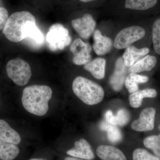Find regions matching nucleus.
Instances as JSON below:
<instances>
[{
    "label": "nucleus",
    "mask_w": 160,
    "mask_h": 160,
    "mask_svg": "<svg viewBox=\"0 0 160 160\" xmlns=\"http://www.w3.org/2000/svg\"><path fill=\"white\" fill-rule=\"evenodd\" d=\"M50 87L45 85H32L23 90L22 102L24 108L31 114L43 116L49 110V102L52 97Z\"/></svg>",
    "instance_id": "f257e3e1"
},
{
    "label": "nucleus",
    "mask_w": 160,
    "mask_h": 160,
    "mask_svg": "<svg viewBox=\"0 0 160 160\" xmlns=\"http://www.w3.org/2000/svg\"><path fill=\"white\" fill-rule=\"evenodd\" d=\"M36 24L35 18L29 12H17L9 17L2 33L10 42H18L26 38L30 26Z\"/></svg>",
    "instance_id": "f03ea898"
},
{
    "label": "nucleus",
    "mask_w": 160,
    "mask_h": 160,
    "mask_svg": "<svg viewBox=\"0 0 160 160\" xmlns=\"http://www.w3.org/2000/svg\"><path fill=\"white\" fill-rule=\"evenodd\" d=\"M72 89L74 94L83 102L90 106L101 102L105 94L104 89L99 85L83 77L75 79Z\"/></svg>",
    "instance_id": "7ed1b4c3"
},
{
    "label": "nucleus",
    "mask_w": 160,
    "mask_h": 160,
    "mask_svg": "<svg viewBox=\"0 0 160 160\" xmlns=\"http://www.w3.org/2000/svg\"><path fill=\"white\" fill-rule=\"evenodd\" d=\"M8 77L18 86H24L31 78V67L25 60L16 58L10 60L6 66Z\"/></svg>",
    "instance_id": "20e7f679"
},
{
    "label": "nucleus",
    "mask_w": 160,
    "mask_h": 160,
    "mask_svg": "<svg viewBox=\"0 0 160 160\" xmlns=\"http://www.w3.org/2000/svg\"><path fill=\"white\" fill-rule=\"evenodd\" d=\"M46 40L49 48L52 50H62L71 42L68 29L59 24H54L50 27Z\"/></svg>",
    "instance_id": "39448f33"
},
{
    "label": "nucleus",
    "mask_w": 160,
    "mask_h": 160,
    "mask_svg": "<svg viewBox=\"0 0 160 160\" xmlns=\"http://www.w3.org/2000/svg\"><path fill=\"white\" fill-rule=\"evenodd\" d=\"M146 31L142 27L132 26L122 29L118 33L114 42L116 49H123L128 48L137 41L145 37Z\"/></svg>",
    "instance_id": "423d86ee"
},
{
    "label": "nucleus",
    "mask_w": 160,
    "mask_h": 160,
    "mask_svg": "<svg viewBox=\"0 0 160 160\" xmlns=\"http://www.w3.org/2000/svg\"><path fill=\"white\" fill-rule=\"evenodd\" d=\"M70 51L73 53L72 62L77 65H85L91 61V45L77 38L71 43Z\"/></svg>",
    "instance_id": "0eeeda50"
},
{
    "label": "nucleus",
    "mask_w": 160,
    "mask_h": 160,
    "mask_svg": "<svg viewBox=\"0 0 160 160\" xmlns=\"http://www.w3.org/2000/svg\"><path fill=\"white\" fill-rule=\"evenodd\" d=\"M71 24L80 37L87 39L93 33L96 23L91 15L86 13L82 18L72 20Z\"/></svg>",
    "instance_id": "6e6552de"
},
{
    "label": "nucleus",
    "mask_w": 160,
    "mask_h": 160,
    "mask_svg": "<svg viewBox=\"0 0 160 160\" xmlns=\"http://www.w3.org/2000/svg\"><path fill=\"white\" fill-rule=\"evenodd\" d=\"M156 109L152 107L146 108L140 113L139 117L132 123L131 127L137 131H151L154 128Z\"/></svg>",
    "instance_id": "1a4fd4ad"
},
{
    "label": "nucleus",
    "mask_w": 160,
    "mask_h": 160,
    "mask_svg": "<svg viewBox=\"0 0 160 160\" xmlns=\"http://www.w3.org/2000/svg\"><path fill=\"white\" fill-rule=\"evenodd\" d=\"M126 67L122 58H119L117 60L114 72L109 79L110 86L115 91H120L122 88L126 78Z\"/></svg>",
    "instance_id": "9d476101"
},
{
    "label": "nucleus",
    "mask_w": 160,
    "mask_h": 160,
    "mask_svg": "<svg viewBox=\"0 0 160 160\" xmlns=\"http://www.w3.org/2000/svg\"><path fill=\"white\" fill-rule=\"evenodd\" d=\"M66 153L73 157L86 160H92L95 157L91 146L84 138L76 142L74 147L68 150Z\"/></svg>",
    "instance_id": "9b49d317"
},
{
    "label": "nucleus",
    "mask_w": 160,
    "mask_h": 160,
    "mask_svg": "<svg viewBox=\"0 0 160 160\" xmlns=\"http://www.w3.org/2000/svg\"><path fill=\"white\" fill-rule=\"evenodd\" d=\"M94 43L93 49L98 55L102 56L111 51L112 46L111 39L103 36L99 30H96L93 34Z\"/></svg>",
    "instance_id": "f8f14e48"
},
{
    "label": "nucleus",
    "mask_w": 160,
    "mask_h": 160,
    "mask_svg": "<svg viewBox=\"0 0 160 160\" xmlns=\"http://www.w3.org/2000/svg\"><path fill=\"white\" fill-rule=\"evenodd\" d=\"M0 140L18 145L21 142V138L17 131L12 128L5 120L0 119Z\"/></svg>",
    "instance_id": "ddd939ff"
},
{
    "label": "nucleus",
    "mask_w": 160,
    "mask_h": 160,
    "mask_svg": "<svg viewBox=\"0 0 160 160\" xmlns=\"http://www.w3.org/2000/svg\"><path fill=\"white\" fill-rule=\"evenodd\" d=\"M150 50L148 48L138 49L134 46H130L126 49L123 55L124 64L127 67H130L149 53Z\"/></svg>",
    "instance_id": "4468645a"
},
{
    "label": "nucleus",
    "mask_w": 160,
    "mask_h": 160,
    "mask_svg": "<svg viewBox=\"0 0 160 160\" xmlns=\"http://www.w3.org/2000/svg\"><path fill=\"white\" fill-rule=\"evenodd\" d=\"M97 154L102 160H127L122 152L114 146H99L97 149Z\"/></svg>",
    "instance_id": "2eb2a0df"
},
{
    "label": "nucleus",
    "mask_w": 160,
    "mask_h": 160,
    "mask_svg": "<svg viewBox=\"0 0 160 160\" xmlns=\"http://www.w3.org/2000/svg\"><path fill=\"white\" fill-rule=\"evenodd\" d=\"M106 61L103 58H98L90 61L84 65V69L91 72L98 79H102L105 77Z\"/></svg>",
    "instance_id": "dca6fc26"
},
{
    "label": "nucleus",
    "mask_w": 160,
    "mask_h": 160,
    "mask_svg": "<svg viewBox=\"0 0 160 160\" xmlns=\"http://www.w3.org/2000/svg\"><path fill=\"white\" fill-rule=\"evenodd\" d=\"M157 59L154 56H146L142 59L139 60L134 65L129 67L130 72L139 73L144 71H149L156 66Z\"/></svg>",
    "instance_id": "f3484780"
},
{
    "label": "nucleus",
    "mask_w": 160,
    "mask_h": 160,
    "mask_svg": "<svg viewBox=\"0 0 160 160\" xmlns=\"http://www.w3.org/2000/svg\"><path fill=\"white\" fill-rule=\"evenodd\" d=\"M157 92L153 89H146L132 92L129 96L130 106L134 108L140 107L144 98H154L157 96Z\"/></svg>",
    "instance_id": "a211bd4d"
},
{
    "label": "nucleus",
    "mask_w": 160,
    "mask_h": 160,
    "mask_svg": "<svg viewBox=\"0 0 160 160\" xmlns=\"http://www.w3.org/2000/svg\"><path fill=\"white\" fill-rule=\"evenodd\" d=\"M17 145L0 140V160H13L20 153Z\"/></svg>",
    "instance_id": "6ab92c4d"
},
{
    "label": "nucleus",
    "mask_w": 160,
    "mask_h": 160,
    "mask_svg": "<svg viewBox=\"0 0 160 160\" xmlns=\"http://www.w3.org/2000/svg\"><path fill=\"white\" fill-rule=\"evenodd\" d=\"M148 77L140 75L134 72H130L126 77L125 84L129 93H131L138 90V84L145 83L149 81Z\"/></svg>",
    "instance_id": "aec40b11"
},
{
    "label": "nucleus",
    "mask_w": 160,
    "mask_h": 160,
    "mask_svg": "<svg viewBox=\"0 0 160 160\" xmlns=\"http://www.w3.org/2000/svg\"><path fill=\"white\" fill-rule=\"evenodd\" d=\"M99 128L102 131L107 132V138L112 143L119 142L122 140V132L116 126L111 125L106 121H102L100 123Z\"/></svg>",
    "instance_id": "412c9836"
},
{
    "label": "nucleus",
    "mask_w": 160,
    "mask_h": 160,
    "mask_svg": "<svg viewBox=\"0 0 160 160\" xmlns=\"http://www.w3.org/2000/svg\"><path fill=\"white\" fill-rule=\"evenodd\" d=\"M158 0H126L125 8L135 10H146L154 7Z\"/></svg>",
    "instance_id": "4be33fe9"
},
{
    "label": "nucleus",
    "mask_w": 160,
    "mask_h": 160,
    "mask_svg": "<svg viewBox=\"0 0 160 160\" xmlns=\"http://www.w3.org/2000/svg\"><path fill=\"white\" fill-rule=\"evenodd\" d=\"M25 39L28 40L29 44L33 46H38L42 44L44 36L42 33L37 26L36 24L30 26Z\"/></svg>",
    "instance_id": "5701e85b"
},
{
    "label": "nucleus",
    "mask_w": 160,
    "mask_h": 160,
    "mask_svg": "<svg viewBox=\"0 0 160 160\" xmlns=\"http://www.w3.org/2000/svg\"><path fill=\"white\" fill-rule=\"evenodd\" d=\"M143 143L146 148L152 150L156 156L160 158V134L146 138Z\"/></svg>",
    "instance_id": "b1692460"
},
{
    "label": "nucleus",
    "mask_w": 160,
    "mask_h": 160,
    "mask_svg": "<svg viewBox=\"0 0 160 160\" xmlns=\"http://www.w3.org/2000/svg\"><path fill=\"white\" fill-rule=\"evenodd\" d=\"M152 40L155 52L160 55V18L156 20L152 26Z\"/></svg>",
    "instance_id": "393cba45"
},
{
    "label": "nucleus",
    "mask_w": 160,
    "mask_h": 160,
    "mask_svg": "<svg viewBox=\"0 0 160 160\" xmlns=\"http://www.w3.org/2000/svg\"><path fill=\"white\" fill-rule=\"evenodd\" d=\"M133 160H160V158L149 153L145 149H135L132 154Z\"/></svg>",
    "instance_id": "a878e982"
},
{
    "label": "nucleus",
    "mask_w": 160,
    "mask_h": 160,
    "mask_svg": "<svg viewBox=\"0 0 160 160\" xmlns=\"http://www.w3.org/2000/svg\"><path fill=\"white\" fill-rule=\"evenodd\" d=\"M116 117L117 125L122 126H125L129 122L130 116L129 112L126 109H122L118 111Z\"/></svg>",
    "instance_id": "bb28decb"
},
{
    "label": "nucleus",
    "mask_w": 160,
    "mask_h": 160,
    "mask_svg": "<svg viewBox=\"0 0 160 160\" xmlns=\"http://www.w3.org/2000/svg\"><path fill=\"white\" fill-rule=\"evenodd\" d=\"M9 13L7 9L0 7V30H3L9 19Z\"/></svg>",
    "instance_id": "cd10ccee"
},
{
    "label": "nucleus",
    "mask_w": 160,
    "mask_h": 160,
    "mask_svg": "<svg viewBox=\"0 0 160 160\" xmlns=\"http://www.w3.org/2000/svg\"><path fill=\"white\" fill-rule=\"evenodd\" d=\"M106 122L109 124L114 126H117V122L116 116H114L112 112L110 110H108L106 113Z\"/></svg>",
    "instance_id": "c85d7f7f"
},
{
    "label": "nucleus",
    "mask_w": 160,
    "mask_h": 160,
    "mask_svg": "<svg viewBox=\"0 0 160 160\" xmlns=\"http://www.w3.org/2000/svg\"><path fill=\"white\" fill-rule=\"evenodd\" d=\"M64 160H83L80 159L76 158H75L67 157Z\"/></svg>",
    "instance_id": "c756f323"
},
{
    "label": "nucleus",
    "mask_w": 160,
    "mask_h": 160,
    "mask_svg": "<svg viewBox=\"0 0 160 160\" xmlns=\"http://www.w3.org/2000/svg\"><path fill=\"white\" fill-rule=\"evenodd\" d=\"M81 2H92V1H95V0H80Z\"/></svg>",
    "instance_id": "7c9ffc66"
},
{
    "label": "nucleus",
    "mask_w": 160,
    "mask_h": 160,
    "mask_svg": "<svg viewBox=\"0 0 160 160\" xmlns=\"http://www.w3.org/2000/svg\"><path fill=\"white\" fill-rule=\"evenodd\" d=\"M29 160H45L41 158H32Z\"/></svg>",
    "instance_id": "2f4dec72"
},
{
    "label": "nucleus",
    "mask_w": 160,
    "mask_h": 160,
    "mask_svg": "<svg viewBox=\"0 0 160 160\" xmlns=\"http://www.w3.org/2000/svg\"><path fill=\"white\" fill-rule=\"evenodd\" d=\"M159 129L160 130V125L159 127Z\"/></svg>",
    "instance_id": "473e14b6"
}]
</instances>
